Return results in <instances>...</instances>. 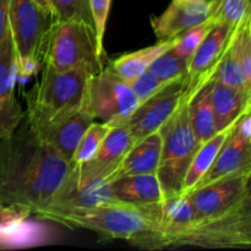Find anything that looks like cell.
Segmentation results:
<instances>
[{
    "label": "cell",
    "mask_w": 251,
    "mask_h": 251,
    "mask_svg": "<svg viewBox=\"0 0 251 251\" xmlns=\"http://www.w3.org/2000/svg\"><path fill=\"white\" fill-rule=\"evenodd\" d=\"M73 169L70 161L25 126L0 139V203L42 210L53 201Z\"/></svg>",
    "instance_id": "6da1fadb"
},
{
    "label": "cell",
    "mask_w": 251,
    "mask_h": 251,
    "mask_svg": "<svg viewBox=\"0 0 251 251\" xmlns=\"http://www.w3.org/2000/svg\"><path fill=\"white\" fill-rule=\"evenodd\" d=\"M161 202L150 206L125 203L74 208L50 213L43 220L69 228H85L108 239H124L141 248L151 249L159 233L158 210Z\"/></svg>",
    "instance_id": "7a4b0ae2"
},
{
    "label": "cell",
    "mask_w": 251,
    "mask_h": 251,
    "mask_svg": "<svg viewBox=\"0 0 251 251\" xmlns=\"http://www.w3.org/2000/svg\"><path fill=\"white\" fill-rule=\"evenodd\" d=\"M93 75L87 68L58 71L42 64L41 78L27 93V126L37 131L86 108Z\"/></svg>",
    "instance_id": "3957f363"
},
{
    "label": "cell",
    "mask_w": 251,
    "mask_h": 251,
    "mask_svg": "<svg viewBox=\"0 0 251 251\" xmlns=\"http://www.w3.org/2000/svg\"><path fill=\"white\" fill-rule=\"evenodd\" d=\"M42 64L58 71L87 68L95 74L104 69L92 25L82 20H54L47 32Z\"/></svg>",
    "instance_id": "277c9868"
},
{
    "label": "cell",
    "mask_w": 251,
    "mask_h": 251,
    "mask_svg": "<svg viewBox=\"0 0 251 251\" xmlns=\"http://www.w3.org/2000/svg\"><path fill=\"white\" fill-rule=\"evenodd\" d=\"M189 102L190 100L185 98L176 112L159 129L162 134V153L157 176L164 199L180 195L189 164L200 147L191 126Z\"/></svg>",
    "instance_id": "5b68a950"
},
{
    "label": "cell",
    "mask_w": 251,
    "mask_h": 251,
    "mask_svg": "<svg viewBox=\"0 0 251 251\" xmlns=\"http://www.w3.org/2000/svg\"><path fill=\"white\" fill-rule=\"evenodd\" d=\"M250 248L251 203L220 217L196 220L188 229L171 238L164 248Z\"/></svg>",
    "instance_id": "8992f818"
},
{
    "label": "cell",
    "mask_w": 251,
    "mask_h": 251,
    "mask_svg": "<svg viewBox=\"0 0 251 251\" xmlns=\"http://www.w3.org/2000/svg\"><path fill=\"white\" fill-rule=\"evenodd\" d=\"M139 105L130 85L107 68L91 77L86 108L95 120L110 126L124 125Z\"/></svg>",
    "instance_id": "52a82bcc"
},
{
    "label": "cell",
    "mask_w": 251,
    "mask_h": 251,
    "mask_svg": "<svg viewBox=\"0 0 251 251\" xmlns=\"http://www.w3.org/2000/svg\"><path fill=\"white\" fill-rule=\"evenodd\" d=\"M53 21V15L34 0H10L9 32L17 60L32 59L42 63L44 41Z\"/></svg>",
    "instance_id": "ba28073f"
},
{
    "label": "cell",
    "mask_w": 251,
    "mask_h": 251,
    "mask_svg": "<svg viewBox=\"0 0 251 251\" xmlns=\"http://www.w3.org/2000/svg\"><path fill=\"white\" fill-rule=\"evenodd\" d=\"M112 179L100 174H88L73 166L68 180L48 206L34 215L44 218L50 213L74 208H90L119 203L110 188Z\"/></svg>",
    "instance_id": "9c48e42d"
},
{
    "label": "cell",
    "mask_w": 251,
    "mask_h": 251,
    "mask_svg": "<svg viewBox=\"0 0 251 251\" xmlns=\"http://www.w3.org/2000/svg\"><path fill=\"white\" fill-rule=\"evenodd\" d=\"M250 114L251 110H248L235 122L233 131L221 147L212 167L199 181L194 190L216 181L226 180L243 174H251Z\"/></svg>",
    "instance_id": "30bf717a"
},
{
    "label": "cell",
    "mask_w": 251,
    "mask_h": 251,
    "mask_svg": "<svg viewBox=\"0 0 251 251\" xmlns=\"http://www.w3.org/2000/svg\"><path fill=\"white\" fill-rule=\"evenodd\" d=\"M251 174L234 176L196 189L188 194L196 220L220 217L251 203Z\"/></svg>",
    "instance_id": "8fae6325"
},
{
    "label": "cell",
    "mask_w": 251,
    "mask_h": 251,
    "mask_svg": "<svg viewBox=\"0 0 251 251\" xmlns=\"http://www.w3.org/2000/svg\"><path fill=\"white\" fill-rule=\"evenodd\" d=\"M186 77L167 86L149 100L137 107L134 114L126 122L134 145L149 135L158 131L169 118L176 112L183 100L188 97Z\"/></svg>",
    "instance_id": "7c38bea8"
},
{
    "label": "cell",
    "mask_w": 251,
    "mask_h": 251,
    "mask_svg": "<svg viewBox=\"0 0 251 251\" xmlns=\"http://www.w3.org/2000/svg\"><path fill=\"white\" fill-rule=\"evenodd\" d=\"M235 29L227 25H215L193 54L189 60L186 75L189 100L212 78L223 54L232 42Z\"/></svg>",
    "instance_id": "4fadbf2b"
},
{
    "label": "cell",
    "mask_w": 251,
    "mask_h": 251,
    "mask_svg": "<svg viewBox=\"0 0 251 251\" xmlns=\"http://www.w3.org/2000/svg\"><path fill=\"white\" fill-rule=\"evenodd\" d=\"M17 56L10 32L0 44V139L10 136L24 120L25 113L16 98Z\"/></svg>",
    "instance_id": "5bb4252c"
},
{
    "label": "cell",
    "mask_w": 251,
    "mask_h": 251,
    "mask_svg": "<svg viewBox=\"0 0 251 251\" xmlns=\"http://www.w3.org/2000/svg\"><path fill=\"white\" fill-rule=\"evenodd\" d=\"M216 1L172 0L159 16L152 17L151 26L157 41H172L191 27L207 21L215 11Z\"/></svg>",
    "instance_id": "9a60e30c"
},
{
    "label": "cell",
    "mask_w": 251,
    "mask_h": 251,
    "mask_svg": "<svg viewBox=\"0 0 251 251\" xmlns=\"http://www.w3.org/2000/svg\"><path fill=\"white\" fill-rule=\"evenodd\" d=\"M95 122L87 108L80 109L70 117L48 125L37 131H31L43 144L58 152L68 161H73L74 153L82 139L83 134ZM73 164V163H71Z\"/></svg>",
    "instance_id": "2e32d148"
},
{
    "label": "cell",
    "mask_w": 251,
    "mask_h": 251,
    "mask_svg": "<svg viewBox=\"0 0 251 251\" xmlns=\"http://www.w3.org/2000/svg\"><path fill=\"white\" fill-rule=\"evenodd\" d=\"M134 146L130 130L126 125L112 126L103 140L95 158L80 166H75L88 174H100L112 179L125 154Z\"/></svg>",
    "instance_id": "e0dca14e"
},
{
    "label": "cell",
    "mask_w": 251,
    "mask_h": 251,
    "mask_svg": "<svg viewBox=\"0 0 251 251\" xmlns=\"http://www.w3.org/2000/svg\"><path fill=\"white\" fill-rule=\"evenodd\" d=\"M110 188L114 198L125 205L150 206L164 200L157 173L120 176L110 183Z\"/></svg>",
    "instance_id": "ac0fdd59"
},
{
    "label": "cell",
    "mask_w": 251,
    "mask_h": 251,
    "mask_svg": "<svg viewBox=\"0 0 251 251\" xmlns=\"http://www.w3.org/2000/svg\"><path fill=\"white\" fill-rule=\"evenodd\" d=\"M161 153L162 134L158 130L131 147L113 174V180L120 176L157 173Z\"/></svg>",
    "instance_id": "d6986e66"
},
{
    "label": "cell",
    "mask_w": 251,
    "mask_h": 251,
    "mask_svg": "<svg viewBox=\"0 0 251 251\" xmlns=\"http://www.w3.org/2000/svg\"><path fill=\"white\" fill-rule=\"evenodd\" d=\"M211 103L216 119V131L232 126L245 112L251 110V93L228 87L212 80Z\"/></svg>",
    "instance_id": "ffe728a7"
},
{
    "label": "cell",
    "mask_w": 251,
    "mask_h": 251,
    "mask_svg": "<svg viewBox=\"0 0 251 251\" xmlns=\"http://www.w3.org/2000/svg\"><path fill=\"white\" fill-rule=\"evenodd\" d=\"M174 39L157 42V44H154V46L146 47V48L139 49V50L131 51V53L123 54L119 58L114 59L107 69L112 71L120 80L130 85L140 75L147 71V69L153 63L154 59L158 58L161 54L169 50L173 47Z\"/></svg>",
    "instance_id": "44dd1931"
},
{
    "label": "cell",
    "mask_w": 251,
    "mask_h": 251,
    "mask_svg": "<svg viewBox=\"0 0 251 251\" xmlns=\"http://www.w3.org/2000/svg\"><path fill=\"white\" fill-rule=\"evenodd\" d=\"M234 124L215 134L210 140H207L205 144H202L199 147L196 153L194 154L193 159H191L190 164H189L185 176H184L183 186H181V195L190 194L196 188L199 181L210 171L216 157H217L218 152H220L221 147L223 146L227 137L233 131Z\"/></svg>",
    "instance_id": "7402d4cb"
},
{
    "label": "cell",
    "mask_w": 251,
    "mask_h": 251,
    "mask_svg": "<svg viewBox=\"0 0 251 251\" xmlns=\"http://www.w3.org/2000/svg\"><path fill=\"white\" fill-rule=\"evenodd\" d=\"M211 88H212V80L206 82V85L202 86L189 102V117H190L191 126L200 146L210 140L213 135L217 134L215 112L211 103Z\"/></svg>",
    "instance_id": "603a6c76"
},
{
    "label": "cell",
    "mask_w": 251,
    "mask_h": 251,
    "mask_svg": "<svg viewBox=\"0 0 251 251\" xmlns=\"http://www.w3.org/2000/svg\"><path fill=\"white\" fill-rule=\"evenodd\" d=\"M251 0H217L212 21L215 25H227L232 28H238L251 20Z\"/></svg>",
    "instance_id": "cb8c5ba5"
},
{
    "label": "cell",
    "mask_w": 251,
    "mask_h": 251,
    "mask_svg": "<svg viewBox=\"0 0 251 251\" xmlns=\"http://www.w3.org/2000/svg\"><path fill=\"white\" fill-rule=\"evenodd\" d=\"M110 127H112L110 125L102 122L96 123V120L87 127L75 153H74L73 161H71L73 166L85 164L95 158Z\"/></svg>",
    "instance_id": "d4e9b609"
},
{
    "label": "cell",
    "mask_w": 251,
    "mask_h": 251,
    "mask_svg": "<svg viewBox=\"0 0 251 251\" xmlns=\"http://www.w3.org/2000/svg\"><path fill=\"white\" fill-rule=\"evenodd\" d=\"M188 65L189 60L179 58L169 49L154 59L147 70L161 81L173 83L186 77Z\"/></svg>",
    "instance_id": "484cf974"
},
{
    "label": "cell",
    "mask_w": 251,
    "mask_h": 251,
    "mask_svg": "<svg viewBox=\"0 0 251 251\" xmlns=\"http://www.w3.org/2000/svg\"><path fill=\"white\" fill-rule=\"evenodd\" d=\"M213 26H215V24H213L212 19H208L207 21L202 22V24L191 27L174 39V44L171 50L179 58L190 60V58L201 44L202 39L205 38L206 34L210 32V29Z\"/></svg>",
    "instance_id": "4316f807"
},
{
    "label": "cell",
    "mask_w": 251,
    "mask_h": 251,
    "mask_svg": "<svg viewBox=\"0 0 251 251\" xmlns=\"http://www.w3.org/2000/svg\"><path fill=\"white\" fill-rule=\"evenodd\" d=\"M54 20L77 19L92 25L88 0H50Z\"/></svg>",
    "instance_id": "83f0119b"
},
{
    "label": "cell",
    "mask_w": 251,
    "mask_h": 251,
    "mask_svg": "<svg viewBox=\"0 0 251 251\" xmlns=\"http://www.w3.org/2000/svg\"><path fill=\"white\" fill-rule=\"evenodd\" d=\"M88 4H90L91 19H92L98 50L100 55L104 56V34L112 0H88Z\"/></svg>",
    "instance_id": "f1b7e54d"
},
{
    "label": "cell",
    "mask_w": 251,
    "mask_h": 251,
    "mask_svg": "<svg viewBox=\"0 0 251 251\" xmlns=\"http://www.w3.org/2000/svg\"><path fill=\"white\" fill-rule=\"evenodd\" d=\"M169 85H172V83L161 81L147 70L142 75H140L134 82L130 83V87L134 91L140 104H142L144 102L149 100L150 98L156 96L157 93L163 91Z\"/></svg>",
    "instance_id": "f546056e"
},
{
    "label": "cell",
    "mask_w": 251,
    "mask_h": 251,
    "mask_svg": "<svg viewBox=\"0 0 251 251\" xmlns=\"http://www.w3.org/2000/svg\"><path fill=\"white\" fill-rule=\"evenodd\" d=\"M31 210L19 205H1L0 203V237L21 225L28 216Z\"/></svg>",
    "instance_id": "4dcf8cb0"
},
{
    "label": "cell",
    "mask_w": 251,
    "mask_h": 251,
    "mask_svg": "<svg viewBox=\"0 0 251 251\" xmlns=\"http://www.w3.org/2000/svg\"><path fill=\"white\" fill-rule=\"evenodd\" d=\"M10 0H0V44L9 32Z\"/></svg>",
    "instance_id": "1f68e13d"
},
{
    "label": "cell",
    "mask_w": 251,
    "mask_h": 251,
    "mask_svg": "<svg viewBox=\"0 0 251 251\" xmlns=\"http://www.w3.org/2000/svg\"><path fill=\"white\" fill-rule=\"evenodd\" d=\"M42 9H44L46 11H48L49 14H51V6H50V0H34Z\"/></svg>",
    "instance_id": "d6a6232c"
},
{
    "label": "cell",
    "mask_w": 251,
    "mask_h": 251,
    "mask_svg": "<svg viewBox=\"0 0 251 251\" xmlns=\"http://www.w3.org/2000/svg\"><path fill=\"white\" fill-rule=\"evenodd\" d=\"M196 1H206V2H211V1H213V0H196Z\"/></svg>",
    "instance_id": "836d02e7"
}]
</instances>
